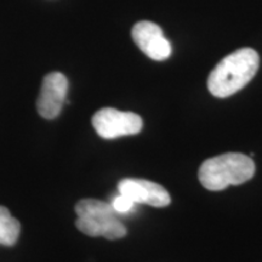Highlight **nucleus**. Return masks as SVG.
Here are the masks:
<instances>
[{"instance_id": "1", "label": "nucleus", "mask_w": 262, "mask_h": 262, "mask_svg": "<svg viewBox=\"0 0 262 262\" xmlns=\"http://www.w3.org/2000/svg\"><path fill=\"white\" fill-rule=\"evenodd\" d=\"M260 57L253 49L232 52L219 62L208 78V89L215 97L225 98L242 90L256 74Z\"/></svg>"}, {"instance_id": "2", "label": "nucleus", "mask_w": 262, "mask_h": 262, "mask_svg": "<svg viewBox=\"0 0 262 262\" xmlns=\"http://www.w3.org/2000/svg\"><path fill=\"white\" fill-rule=\"evenodd\" d=\"M254 175V160L242 153H225L206 159L198 172L202 186L209 191H222L231 185H242Z\"/></svg>"}, {"instance_id": "3", "label": "nucleus", "mask_w": 262, "mask_h": 262, "mask_svg": "<svg viewBox=\"0 0 262 262\" xmlns=\"http://www.w3.org/2000/svg\"><path fill=\"white\" fill-rule=\"evenodd\" d=\"M78 219L75 226L90 237H103L110 241L124 238L127 229L119 220V214L111 203L97 199H83L75 205Z\"/></svg>"}, {"instance_id": "4", "label": "nucleus", "mask_w": 262, "mask_h": 262, "mask_svg": "<svg viewBox=\"0 0 262 262\" xmlns=\"http://www.w3.org/2000/svg\"><path fill=\"white\" fill-rule=\"evenodd\" d=\"M93 126L98 136L112 140L139 134L143 127L142 118L133 112H122L114 108H102L93 117Z\"/></svg>"}, {"instance_id": "5", "label": "nucleus", "mask_w": 262, "mask_h": 262, "mask_svg": "<svg viewBox=\"0 0 262 262\" xmlns=\"http://www.w3.org/2000/svg\"><path fill=\"white\" fill-rule=\"evenodd\" d=\"M68 93V80L60 72L44 78L37 101L38 112L45 119H54L61 113Z\"/></svg>"}, {"instance_id": "6", "label": "nucleus", "mask_w": 262, "mask_h": 262, "mask_svg": "<svg viewBox=\"0 0 262 262\" xmlns=\"http://www.w3.org/2000/svg\"><path fill=\"white\" fill-rule=\"evenodd\" d=\"M133 39L143 54L155 61H164L172 52L171 44L164 37L162 28L149 21H141L134 26Z\"/></svg>"}, {"instance_id": "7", "label": "nucleus", "mask_w": 262, "mask_h": 262, "mask_svg": "<svg viewBox=\"0 0 262 262\" xmlns=\"http://www.w3.org/2000/svg\"><path fill=\"white\" fill-rule=\"evenodd\" d=\"M118 192L129 196L135 204L164 208L171 203V196L163 186L141 179H124L118 183Z\"/></svg>"}, {"instance_id": "8", "label": "nucleus", "mask_w": 262, "mask_h": 262, "mask_svg": "<svg viewBox=\"0 0 262 262\" xmlns=\"http://www.w3.org/2000/svg\"><path fill=\"white\" fill-rule=\"evenodd\" d=\"M21 225L10 214L5 206L0 205V245L12 247L18 241Z\"/></svg>"}, {"instance_id": "9", "label": "nucleus", "mask_w": 262, "mask_h": 262, "mask_svg": "<svg viewBox=\"0 0 262 262\" xmlns=\"http://www.w3.org/2000/svg\"><path fill=\"white\" fill-rule=\"evenodd\" d=\"M111 204H112L114 210H116L119 215L127 214V212H130L131 210H133L134 206L136 205L135 203L131 201L129 196L124 195V194H122V193H119L117 196H114Z\"/></svg>"}]
</instances>
